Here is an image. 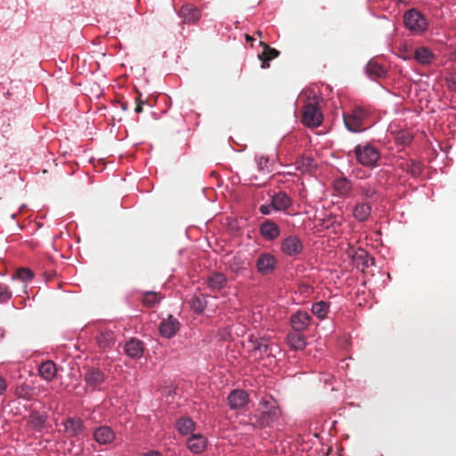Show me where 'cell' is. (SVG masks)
Here are the masks:
<instances>
[{
  "mask_svg": "<svg viewBox=\"0 0 456 456\" xmlns=\"http://www.w3.org/2000/svg\"><path fill=\"white\" fill-rule=\"evenodd\" d=\"M297 114L301 123L315 133L329 130L336 114L332 87L323 81L307 85L297 101Z\"/></svg>",
  "mask_w": 456,
  "mask_h": 456,
  "instance_id": "1",
  "label": "cell"
},
{
  "mask_svg": "<svg viewBox=\"0 0 456 456\" xmlns=\"http://www.w3.org/2000/svg\"><path fill=\"white\" fill-rule=\"evenodd\" d=\"M393 51L410 61L412 68L422 75H430L450 59V47L445 42L420 38L394 44Z\"/></svg>",
  "mask_w": 456,
  "mask_h": 456,
  "instance_id": "2",
  "label": "cell"
},
{
  "mask_svg": "<svg viewBox=\"0 0 456 456\" xmlns=\"http://www.w3.org/2000/svg\"><path fill=\"white\" fill-rule=\"evenodd\" d=\"M441 15L436 6L425 2H412L397 17L401 32L407 36H428L439 27Z\"/></svg>",
  "mask_w": 456,
  "mask_h": 456,
  "instance_id": "3",
  "label": "cell"
},
{
  "mask_svg": "<svg viewBox=\"0 0 456 456\" xmlns=\"http://www.w3.org/2000/svg\"><path fill=\"white\" fill-rule=\"evenodd\" d=\"M365 73L370 78L382 84L384 87H387L388 79L391 77L397 83L399 81L403 84H408L410 80L409 75L400 64L390 58L388 55H377L370 60L366 65Z\"/></svg>",
  "mask_w": 456,
  "mask_h": 456,
  "instance_id": "4",
  "label": "cell"
},
{
  "mask_svg": "<svg viewBox=\"0 0 456 456\" xmlns=\"http://www.w3.org/2000/svg\"><path fill=\"white\" fill-rule=\"evenodd\" d=\"M173 5L183 22L190 25L201 21L205 8L203 0H173Z\"/></svg>",
  "mask_w": 456,
  "mask_h": 456,
  "instance_id": "5",
  "label": "cell"
},
{
  "mask_svg": "<svg viewBox=\"0 0 456 456\" xmlns=\"http://www.w3.org/2000/svg\"><path fill=\"white\" fill-rule=\"evenodd\" d=\"M355 154L356 160L365 168L374 167L378 163L380 159L378 148L371 144L358 146L356 149Z\"/></svg>",
  "mask_w": 456,
  "mask_h": 456,
  "instance_id": "6",
  "label": "cell"
},
{
  "mask_svg": "<svg viewBox=\"0 0 456 456\" xmlns=\"http://www.w3.org/2000/svg\"><path fill=\"white\" fill-rule=\"evenodd\" d=\"M257 234L266 242H273L281 235V229L274 220H264L258 226Z\"/></svg>",
  "mask_w": 456,
  "mask_h": 456,
  "instance_id": "7",
  "label": "cell"
},
{
  "mask_svg": "<svg viewBox=\"0 0 456 456\" xmlns=\"http://www.w3.org/2000/svg\"><path fill=\"white\" fill-rule=\"evenodd\" d=\"M277 266V260L273 254L263 253L257 260V268L262 274H270Z\"/></svg>",
  "mask_w": 456,
  "mask_h": 456,
  "instance_id": "8",
  "label": "cell"
},
{
  "mask_svg": "<svg viewBox=\"0 0 456 456\" xmlns=\"http://www.w3.org/2000/svg\"><path fill=\"white\" fill-rule=\"evenodd\" d=\"M249 399L250 397L246 391L242 389H236L229 395L228 404L233 409L238 410L245 407L249 403Z\"/></svg>",
  "mask_w": 456,
  "mask_h": 456,
  "instance_id": "9",
  "label": "cell"
},
{
  "mask_svg": "<svg viewBox=\"0 0 456 456\" xmlns=\"http://www.w3.org/2000/svg\"><path fill=\"white\" fill-rule=\"evenodd\" d=\"M310 323V315L304 311L297 312L296 314L292 315L290 321L292 328L297 332H302L306 330L309 326Z\"/></svg>",
  "mask_w": 456,
  "mask_h": 456,
  "instance_id": "10",
  "label": "cell"
},
{
  "mask_svg": "<svg viewBox=\"0 0 456 456\" xmlns=\"http://www.w3.org/2000/svg\"><path fill=\"white\" fill-rule=\"evenodd\" d=\"M180 329V324L178 320L172 316H169L168 319L164 320L160 325V333L164 338H173L178 333Z\"/></svg>",
  "mask_w": 456,
  "mask_h": 456,
  "instance_id": "11",
  "label": "cell"
},
{
  "mask_svg": "<svg viewBox=\"0 0 456 456\" xmlns=\"http://www.w3.org/2000/svg\"><path fill=\"white\" fill-rule=\"evenodd\" d=\"M303 249V244L299 238L288 237L283 240L282 250L288 256H297L300 254Z\"/></svg>",
  "mask_w": 456,
  "mask_h": 456,
  "instance_id": "12",
  "label": "cell"
},
{
  "mask_svg": "<svg viewBox=\"0 0 456 456\" xmlns=\"http://www.w3.org/2000/svg\"><path fill=\"white\" fill-rule=\"evenodd\" d=\"M208 447V440L201 434L193 435L187 440V447L193 454H201Z\"/></svg>",
  "mask_w": 456,
  "mask_h": 456,
  "instance_id": "13",
  "label": "cell"
},
{
  "mask_svg": "<svg viewBox=\"0 0 456 456\" xmlns=\"http://www.w3.org/2000/svg\"><path fill=\"white\" fill-rule=\"evenodd\" d=\"M125 352L132 358H139L144 355L145 347L140 341L137 339H131L125 345Z\"/></svg>",
  "mask_w": 456,
  "mask_h": 456,
  "instance_id": "14",
  "label": "cell"
},
{
  "mask_svg": "<svg viewBox=\"0 0 456 456\" xmlns=\"http://www.w3.org/2000/svg\"><path fill=\"white\" fill-rule=\"evenodd\" d=\"M94 438L96 439V442L99 444L109 445L115 440V433L109 427H99L98 429H96L94 433Z\"/></svg>",
  "mask_w": 456,
  "mask_h": 456,
  "instance_id": "15",
  "label": "cell"
},
{
  "mask_svg": "<svg viewBox=\"0 0 456 456\" xmlns=\"http://www.w3.org/2000/svg\"><path fill=\"white\" fill-rule=\"evenodd\" d=\"M287 343L290 347L295 350L304 349L306 346V341L305 336L301 333V332H292L289 333L287 336Z\"/></svg>",
  "mask_w": 456,
  "mask_h": 456,
  "instance_id": "16",
  "label": "cell"
},
{
  "mask_svg": "<svg viewBox=\"0 0 456 456\" xmlns=\"http://www.w3.org/2000/svg\"><path fill=\"white\" fill-rule=\"evenodd\" d=\"M176 428L178 432L183 436L191 435L195 429V424L192 419L188 417H182L176 422Z\"/></svg>",
  "mask_w": 456,
  "mask_h": 456,
  "instance_id": "17",
  "label": "cell"
},
{
  "mask_svg": "<svg viewBox=\"0 0 456 456\" xmlns=\"http://www.w3.org/2000/svg\"><path fill=\"white\" fill-rule=\"evenodd\" d=\"M39 374L41 375L42 378L49 380L55 378V375L57 374V367L53 362L46 361L40 365Z\"/></svg>",
  "mask_w": 456,
  "mask_h": 456,
  "instance_id": "18",
  "label": "cell"
},
{
  "mask_svg": "<svg viewBox=\"0 0 456 456\" xmlns=\"http://www.w3.org/2000/svg\"><path fill=\"white\" fill-rule=\"evenodd\" d=\"M209 285L214 290H222L226 287L228 280L227 277L221 273H213L209 278Z\"/></svg>",
  "mask_w": 456,
  "mask_h": 456,
  "instance_id": "19",
  "label": "cell"
},
{
  "mask_svg": "<svg viewBox=\"0 0 456 456\" xmlns=\"http://www.w3.org/2000/svg\"><path fill=\"white\" fill-rule=\"evenodd\" d=\"M312 311H313L314 315L317 316L318 318H324L328 314L329 305L324 301L317 302V303H315L313 305Z\"/></svg>",
  "mask_w": 456,
  "mask_h": 456,
  "instance_id": "20",
  "label": "cell"
},
{
  "mask_svg": "<svg viewBox=\"0 0 456 456\" xmlns=\"http://www.w3.org/2000/svg\"><path fill=\"white\" fill-rule=\"evenodd\" d=\"M370 207L367 204H359L356 208L355 215L358 220H364L370 215Z\"/></svg>",
  "mask_w": 456,
  "mask_h": 456,
  "instance_id": "21",
  "label": "cell"
},
{
  "mask_svg": "<svg viewBox=\"0 0 456 456\" xmlns=\"http://www.w3.org/2000/svg\"><path fill=\"white\" fill-rule=\"evenodd\" d=\"M160 296L155 292H148L145 294L144 299H143V303L145 306H152L155 305L156 303L159 301Z\"/></svg>",
  "mask_w": 456,
  "mask_h": 456,
  "instance_id": "22",
  "label": "cell"
},
{
  "mask_svg": "<svg viewBox=\"0 0 456 456\" xmlns=\"http://www.w3.org/2000/svg\"><path fill=\"white\" fill-rule=\"evenodd\" d=\"M102 380H103V374L99 371H93L88 374V380L93 385L100 383Z\"/></svg>",
  "mask_w": 456,
  "mask_h": 456,
  "instance_id": "23",
  "label": "cell"
},
{
  "mask_svg": "<svg viewBox=\"0 0 456 456\" xmlns=\"http://www.w3.org/2000/svg\"><path fill=\"white\" fill-rule=\"evenodd\" d=\"M7 384L5 382V380L0 377V394H3L6 390Z\"/></svg>",
  "mask_w": 456,
  "mask_h": 456,
  "instance_id": "24",
  "label": "cell"
}]
</instances>
